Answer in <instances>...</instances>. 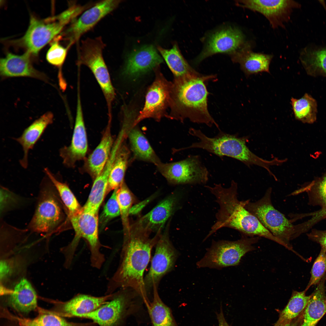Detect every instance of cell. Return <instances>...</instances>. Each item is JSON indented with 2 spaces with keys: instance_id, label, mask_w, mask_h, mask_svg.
<instances>
[{
  "instance_id": "obj_38",
  "label": "cell",
  "mask_w": 326,
  "mask_h": 326,
  "mask_svg": "<svg viewBox=\"0 0 326 326\" xmlns=\"http://www.w3.org/2000/svg\"><path fill=\"white\" fill-rule=\"evenodd\" d=\"M303 191L307 192L310 204L319 206L321 208L326 207V175L318 181L314 182L293 193L297 194Z\"/></svg>"
},
{
  "instance_id": "obj_9",
  "label": "cell",
  "mask_w": 326,
  "mask_h": 326,
  "mask_svg": "<svg viewBox=\"0 0 326 326\" xmlns=\"http://www.w3.org/2000/svg\"><path fill=\"white\" fill-rule=\"evenodd\" d=\"M105 46L101 37L82 40L78 49L77 65L86 66L91 71L103 93L107 108L111 109L115 93L103 56Z\"/></svg>"
},
{
  "instance_id": "obj_47",
  "label": "cell",
  "mask_w": 326,
  "mask_h": 326,
  "mask_svg": "<svg viewBox=\"0 0 326 326\" xmlns=\"http://www.w3.org/2000/svg\"><path fill=\"white\" fill-rule=\"evenodd\" d=\"M10 268L8 263L5 260H2L0 263V276L1 279H3L9 273Z\"/></svg>"
},
{
  "instance_id": "obj_17",
  "label": "cell",
  "mask_w": 326,
  "mask_h": 326,
  "mask_svg": "<svg viewBox=\"0 0 326 326\" xmlns=\"http://www.w3.org/2000/svg\"><path fill=\"white\" fill-rule=\"evenodd\" d=\"M79 88H78L76 114L75 124L70 145L61 149L59 154L66 166H72L78 161L85 156L88 141L84 121Z\"/></svg>"
},
{
  "instance_id": "obj_22",
  "label": "cell",
  "mask_w": 326,
  "mask_h": 326,
  "mask_svg": "<svg viewBox=\"0 0 326 326\" xmlns=\"http://www.w3.org/2000/svg\"><path fill=\"white\" fill-rule=\"evenodd\" d=\"M232 61L240 64L247 77L262 72L270 73L272 55L254 52L251 44L245 42L238 50L230 54Z\"/></svg>"
},
{
  "instance_id": "obj_49",
  "label": "cell",
  "mask_w": 326,
  "mask_h": 326,
  "mask_svg": "<svg viewBox=\"0 0 326 326\" xmlns=\"http://www.w3.org/2000/svg\"><path fill=\"white\" fill-rule=\"evenodd\" d=\"M298 322V318L287 324L283 325H275L273 326H296Z\"/></svg>"
},
{
  "instance_id": "obj_45",
  "label": "cell",
  "mask_w": 326,
  "mask_h": 326,
  "mask_svg": "<svg viewBox=\"0 0 326 326\" xmlns=\"http://www.w3.org/2000/svg\"><path fill=\"white\" fill-rule=\"evenodd\" d=\"M307 235L310 240L319 244L321 247L326 250V230L313 229Z\"/></svg>"
},
{
  "instance_id": "obj_10",
  "label": "cell",
  "mask_w": 326,
  "mask_h": 326,
  "mask_svg": "<svg viewBox=\"0 0 326 326\" xmlns=\"http://www.w3.org/2000/svg\"><path fill=\"white\" fill-rule=\"evenodd\" d=\"M66 24L61 14L44 19L31 16L26 32L16 43L31 54L36 55Z\"/></svg>"
},
{
  "instance_id": "obj_14",
  "label": "cell",
  "mask_w": 326,
  "mask_h": 326,
  "mask_svg": "<svg viewBox=\"0 0 326 326\" xmlns=\"http://www.w3.org/2000/svg\"><path fill=\"white\" fill-rule=\"evenodd\" d=\"M236 4L263 14L273 28L283 27L289 19L293 9L300 7L298 3L288 0L236 1Z\"/></svg>"
},
{
  "instance_id": "obj_33",
  "label": "cell",
  "mask_w": 326,
  "mask_h": 326,
  "mask_svg": "<svg viewBox=\"0 0 326 326\" xmlns=\"http://www.w3.org/2000/svg\"><path fill=\"white\" fill-rule=\"evenodd\" d=\"M291 104L297 120L307 123H312L316 120L317 102L310 95L305 93L299 99L292 97Z\"/></svg>"
},
{
  "instance_id": "obj_3",
  "label": "cell",
  "mask_w": 326,
  "mask_h": 326,
  "mask_svg": "<svg viewBox=\"0 0 326 326\" xmlns=\"http://www.w3.org/2000/svg\"><path fill=\"white\" fill-rule=\"evenodd\" d=\"M216 78L214 75L199 73L175 78L172 84L170 103L173 117L181 121L188 119L193 123L210 127L214 125L220 130L208 108L209 92L206 84Z\"/></svg>"
},
{
  "instance_id": "obj_44",
  "label": "cell",
  "mask_w": 326,
  "mask_h": 326,
  "mask_svg": "<svg viewBox=\"0 0 326 326\" xmlns=\"http://www.w3.org/2000/svg\"><path fill=\"white\" fill-rule=\"evenodd\" d=\"M301 218L310 216L311 218L307 221L300 223V227L303 233L309 230L318 222L326 218V207L309 213L300 215Z\"/></svg>"
},
{
  "instance_id": "obj_1",
  "label": "cell",
  "mask_w": 326,
  "mask_h": 326,
  "mask_svg": "<svg viewBox=\"0 0 326 326\" xmlns=\"http://www.w3.org/2000/svg\"><path fill=\"white\" fill-rule=\"evenodd\" d=\"M149 235L130 231L124 235L119 263L116 270L108 279L107 292L112 294L117 289L129 288L135 291L145 303L147 293L144 273L150 260L151 251L160 235L152 238Z\"/></svg>"
},
{
  "instance_id": "obj_37",
  "label": "cell",
  "mask_w": 326,
  "mask_h": 326,
  "mask_svg": "<svg viewBox=\"0 0 326 326\" xmlns=\"http://www.w3.org/2000/svg\"><path fill=\"white\" fill-rule=\"evenodd\" d=\"M20 326H87L88 324L68 322L60 316L53 313H44L34 318H14Z\"/></svg>"
},
{
  "instance_id": "obj_34",
  "label": "cell",
  "mask_w": 326,
  "mask_h": 326,
  "mask_svg": "<svg viewBox=\"0 0 326 326\" xmlns=\"http://www.w3.org/2000/svg\"><path fill=\"white\" fill-rule=\"evenodd\" d=\"M129 152L124 146H120L117 154L110 171L107 193L119 188L123 183Z\"/></svg>"
},
{
  "instance_id": "obj_36",
  "label": "cell",
  "mask_w": 326,
  "mask_h": 326,
  "mask_svg": "<svg viewBox=\"0 0 326 326\" xmlns=\"http://www.w3.org/2000/svg\"><path fill=\"white\" fill-rule=\"evenodd\" d=\"M44 171L54 185L61 200L67 209L69 216L80 213L82 207L68 185L58 180L47 168H44Z\"/></svg>"
},
{
  "instance_id": "obj_30",
  "label": "cell",
  "mask_w": 326,
  "mask_h": 326,
  "mask_svg": "<svg viewBox=\"0 0 326 326\" xmlns=\"http://www.w3.org/2000/svg\"><path fill=\"white\" fill-rule=\"evenodd\" d=\"M306 292L305 290L301 292L292 291L287 305L283 309L279 312L278 319L274 325L287 324L299 317L312 296V294L306 295Z\"/></svg>"
},
{
  "instance_id": "obj_15",
  "label": "cell",
  "mask_w": 326,
  "mask_h": 326,
  "mask_svg": "<svg viewBox=\"0 0 326 326\" xmlns=\"http://www.w3.org/2000/svg\"><path fill=\"white\" fill-rule=\"evenodd\" d=\"M121 0L101 1L83 12L73 21L66 31V38L70 47L84 34L91 29L101 19L115 9Z\"/></svg>"
},
{
  "instance_id": "obj_32",
  "label": "cell",
  "mask_w": 326,
  "mask_h": 326,
  "mask_svg": "<svg viewBox=\"0 0 326 326\" xmlns=\"http://www.w3.org/2000/svg\"><path fill=\"white\" fill-rule=\"evenodd\" d=\"M128 136L132 150L136 158L156 165L160 163L148 140L139 129H132Z\"/></svg>"
},
{
  "instance_id": "obj_8",
  "label": "cell",
  "mask_w": 326,
  "mask_h": 326,
  "mask_svg": "<svg viewBox=\"0 0 326 326\" xmlns=\"http://www.w3.org/2000/svg\"><path fill=\"white\" fill-rule=\"evenodd\" d=\"M259 239L258 237L242 235L241 238L235 241H213L203 258L197 263V266L198 268L217 269L237 266L246 253L255 249L253 245Z\"/></svg>"
},
{
  "instance_id": "obj_40",
  "label": "cell",
  "mask_w": 326,
  "mask_h": 326,
  "mask_svg": "<svg viewBox=\"0 0 326 326\" xmlns=\"http://www.w3.org/2000/svg\"><path fill=\"white\" fill-rule=\"evenodd\" d=\"M26 200L8 188L1 186L0 189V215L2 218L9 212L21 208Z\"/></svg>"
},
{
  "instance_id": "obj_4",
  "label": "cell",
  "mask_w": 326,
  "mask_h": 326,
  "mask_svg": "<svg viewBox=\"0 0 326 326\" xmlns=\"http://www.w3.org/2000/svg\"><path fill=\"white\" fill-rule=\"evenodd\" d=\"M189 133L197 138L199 141L193 143L183 149H202L220 157L227 156L238 160L248 167L255 165L270 171L273 165L272 160H267L258 156L247 146V136L238 137L219 130L217 135L213 137L206 136L198 129L190 128Z\"/></svg>"
},
{
  "instance_id": "obj_39",
  "label": "cell",
  "mask_w": 326,
  "mask_h": 326,
  "mask_svg": "<svg viewBox=\"0 0 326 326\" xmlns=\"http://www.w3.org/2000/svg\"><path fill=\"white\" fill-rule=\"evenodd\" d=\"M117 197L125 235L129 234L130 231L128 216L132 207L133 196L127 187L123 183L117 189Z\"/></svg>"
},
{
  "instance_id": "obj_11",
  "label": "cell",
  "mask_w": 326,
  "mask_h": 326,
  "mask_svg": "<svg viewBox=\"0 0 326 326\" xmlns=\"http://www.w3.org/2000/svg\"><path fill=\"white\" fill-rule=\"evenodd\" d=\"M157 165L163 176L174 184H205L209 179L208 171L198 155H190L180 161L160 163Z\"/></svg>"
},
{
  "instance_id": "obj_25",
  "label": "cell",
  "mask_w": 326,
  "mask_h": 326,
  "mask_svg": "<svg viewBox=\"0 0 326 326\" xmlns=\"http://www.w3.org/2000/svg\"><path fill=\"white\" fill-rule=\"evenodd\" d=\"M115 295V293L101 297H95L87 294H78L62 303L61 314L65 316L80 317L106 303L108 299L113 298Z\"/></svg>"
},
{
  "instance_id": "obj_35",
  "label": "cell",
  "mask_w": 326,
  "mask_h": 326,
  "mask_svg": "<svg viewBox=\"0 0 326 326\" xmlns=\"http://www.w3.org/2000/svg\"><path fill=\"white\" fill-rule=\"evenodd\" d=\"M157 287L153 288L152 302L148 305V310L154 326H174L168 307L163 302L159 295Z\"/></svg>"
},
{
  "instance_id": "obj_13",
  "label": "cell",
  "mask_w": 326,
  "mask_h": 326,
  "mask_svg": "<svg viewBox=\"0 0 326 326\" xmlns=\"http://www.w3.org/2000/svg\"><path fill=\"white\" fill-rule=\"evenodd\" d=\"M171 86L172 84L162 75H156L148 90L144 106L135 120L134 125L145 118H152L157 120L161 118L170 105Z\"/></svg>"
},
{
  "instance_id": "obj_23",
  "label": "cell",
  "mask_w": 326,
  "mask_h": 326,
  "mask_svg": "<svg viewBox=\"0 0 326 326\" xmlns=\"http://www.w3.org/2000/svg\"><path fill=\"white\" fill-rule=\"evenodd\" d=\"M326 274L312 294L308 304L299 318L296 326H315L326 313Z\"/></svg>"
},
{
  "instance_id": "obj_24",
  "label": "cell",
  "mask_w": 326,
  "mask_h": 326,
  "mask_svg": "<svg viewBox=\"0 0 326 326\" xmlns=\"http://www.w3.org/2000/svg\"><path fill=\"white\" fill-rule=\"evenodd\" d=\"M53 119L51 112L45 113L25 129L21 136L14 139L23 149L24 155L20 163L23 168H26L28 166L29 151L33 149L47 126L52 123Z\"/></svg>"
},
{
  "instance_id": "obj_5",
  "label": "cell",
  "mask_w": 326,
  "mask_h": 326,
  "mask_svg": "<svg viewBox=\"0 0 326 326\" xmlns=\"http://www.w3.org/2000/svg\"><path fill=\"white\" fill-rule=\"evenodd\" d=\"M272 189L269 188L260 199L251 202L245 200V207L255 216L263 225L275 237L283 242L287 249L293 250L290 241L298 235L296 225L276 209L271 201Z\"/></svg>"
},
{
  "instance_id": "obj_46",
  "label": "cell",
  "mask_w": 326,
  "mask_h": 326,
  "mask_svg": "<svg viewBox=\"0 0 326 326\" xmlns=\"http://www.w3.org/2000/svg\"><path fill=\"white\" fill-rule=\"evenodd\" d=\"M152 198H148L132 206L129 211V215H134L139 213L150 202Z\"/></svg>"
},
{
  "instance_id": "obj_12",
  "label": "cell",
  "mask_w": 326,
  "mask_h": 326,
  "mask_svg": "<svg viewBox=\"0 0 326 326\" xmlns=\"http://www.w3.org/2000/svg\"><path fill=\"white\" fill-rule=\"evenodd\" d=\"M149 271L144 277L148 293L154 286L158 287L162 278L174 268L178 253L171 241L167 232L160 235L155 245Z\"/></svg>"
},
{
  "instance_id": "obj_19",
  "label": "cell",
  "mask_w": 326,
  "mask_h": 326,
  "mask_svg": "<svg viewBox=\"0 0 326 326\" xmlns=\"http://www.w3.org/2000/svg\"><path fill=\"white\" fill-rule=\"evenodd\" d=\"M31 55L26 51L21 55L8 53L0 61V74L2 78L28 77L47 82L46 75L34 68Z\"/></svg>"
},
{
  "instance_id": "obj_20",
  "label": "cell",
  "mask_w": 326,
  "mask_h": 326,
  "mask_svg": "<svg viewBox=\"0 0 326 326\" xmlns=\"http://www.w3.org/2000/svg\"><path fill=\"white\" fill-rule=\"evenodd\" d=\"M162 62V59L153 46H145L133 51L128 56L123 74L135 80Z\"/></svg>"
},
{
  "instance_id": "obj_29",
  "label": "cell",
  "mask_w": 326,
  "mask_h": 326,
  "mask_svg": "<svg viewBox=\"0 0 326 326\" xmlns=\"http://www.w3.org/2000/svg\"><path fill=\"white\" fill-rule=\"evenodd\" d=\"M111 168V164H107L101 173L95 178L87 202L82 207L83 210L98 213L107 193Z\"/></svg>"
},
{
  "instance_id": "obj_2",
  "label": "cell",
  "mask_w": 326,
  "mask_h": 326,
  "mask_svg": "<svg viewBox=\"0 0 326 326\" xmlns=\"http://www.w3.org/2000/svg\"><path fill=\"white\" fill-rule=\"evenodd\" d=\"M206 187L215 197L219 208L216 214V222L204 241L219 229L227 227L236 230L242 235L264 237L285 246L245 208V200H238V184L235 181H232L230 186L227 188L224 187L221 184Z\"/></svg>"
},
{
  "instance_id": "obj_31",
  "label": "cell",
  "mask_w": 326,
  "mask_h": 326,
  "mask_svg": "<svg viewBox=\"0 0 326 326\" xmlns=\"http://www.w3.org/2000/svg\"><path fill=\"white\" fill-rule=\"evenodd\" d=\"M158 49L175 78L199 73L185 60L176 43L169 49L160 46H158Z\"/></svg>"
},
{
  "instance_id": "obj_26",
  "label": "cell",
  "mask_w": 326,
  "mask_h": 326,
  "mask_svg": "<svg viewBox=\"0 0 326 326\" xmlns=\"http://www.w3.org/2000/svg\"><path fill=\"white\" fill-rule=\"evenodd\" d=\"M111 123H108L99 144L88 158V171L95 178L101 172L110 156L113 145L111 132Z\"/></svg>"
},
{
  "instance_id": "obj_42",
  "label": "cell",
  "mask_w": 326,
  "mask_h": 326,
  "mask_svg": "<svg viewBox=\"0 0 326 326\" xmlns=\"http://www.w3.org/2000/svg\"><path fill=\"white\" fill-rule=\"evenodd\" d=\"M69 47H64L56 40L51 44L48 50L46 58L48 62L51 64L60 68L64 63Z\"/></svg>"
},
{
  "instance_id": "obj_27",
  "label": "cell",
  "mask_w": 326,
  "mask_h": 326,
  "mask_svg": "<svg viewBox=\"0 0 326 326\" xmlns=\"http://www.w3.org/2000/svg\"><path fill=\"white\" fill-rule=\"evenodd\" d=\"M9 302L11 307L19 312L27 313L36 309V292L26 279H21L15 285L10 294Z\"/></svg>"
},
{
  "instance_id": "obj_43",
  "label": "cell",
  "mask_w": 326,
  "mask_h": 326,
  "mask_svg": "<svg viewBox=\"0 0 326 326\" xmlns=\"http://www.w3.org/2000/svg\"><path fill=\"white\" fill-rule=\"evenodd\" d=\"M117 189L114 190L111 196L105 205L100 215V220L102 225H105L111 219L120 215L117 197Z\"/></svg>"
},
{
  "instance_id": "obj_18",
  "label": "cell",
  "mask_w": 326,
  "mask_h": 326,
  "mask_svg": "<svg viewBox=\"0 0 326 326\" xmlns=\"http://www.w3.org/2000/svg\"><path fill=\"white\" fill-rule=\"evenodd\" d=\"M136 292L129 288L120 289L111 301L80 317L91 319L100 326H113L119 319L126 303Z\"/></svg>"
},
{
  "instance_id": "obj_16",
  "label": "cell",
  "mask_w": 326,
  "mask_h": 326,
  "mask_svg": "<svg viewBox=\"0 0 326 326\" xmlns=\"http://www.w3.org/2000/svg\"><path fill=\"white\" fill-rule=\"evenodd\" d=\"M243 34L239 29L229 27L218 31L211 35L201 53L195 60L198 64L213 54L226 53L231 54L245 43Z\"/></svg>"
},
{
  "instance_id": "obj_7",
  "label": "cell",
  "mask_w": 326,
  "mask_h": 326,
  "mask_svg": "<svg viewBox=\"0 0 326 326\" xmlns=\"http://www.w3.org/2000/svg\"><path fill=\"white\" fill-rule=\"evenodd\" d=\"M61 200L46 175L40 184L35 211L27 229L38 233H50L57 229L62 218Z\"/></svg>"
},
{
  "instance_id": "obj_28",
  "label": "cell",
  "mask_w": 326,
  "mask_h": 326,
  "mask_svg": "<svg viewBox=\"0 0 326 326\" xmlns=\"http://www.w3.org/2000/svg\"><path fill=\"white\" fill-rule=\"evenodd\" d=\"M300 59L308 74L326 76V46L306 47L301 51Z\"/></svg>"
},
{
  "instance_id": "obj_6",
  "label": "cell",
  "mask_w": 326,
  "mask_h": 326,
  "mask_svg": "<svg viewBox=\"0 0 326 326\" xmlns=\"http://www.w3.org/2000/svg\"><path fill=\"white\" fill-rule=\"evenodd\" d=\"M75 235L72 242L64 249L66 264L71 265L80 239L87 241L90 252L91 266L100 269L105 261L104 255L101 251L102 245L99 240L98 213L82 209L80 213L69 216Z\"/></svg>"
},
{
  "instance_id": "obj_48",
  "label": "cell",
  "mask_w": 326,
  "mask_h": 326,
  "mask_svg": "<svg viewBox=\"0 0 326 326\" xmlns=\"http://www.w3.org/2000/svg\"><path fill=\"white\" fill-rule=\"evenodd\" d=\"M216 315L218 323L219 326H231L229 324L225 319L222 304L220 305L219 312H216Z\"/></svg>"
},
{
  "instance_id": "obj_41",
  "label": "cell",
  "mask_w": 326,
  "mask_h": 326,
  "mask_svg": "<svg viewBox=\"0 0 326 326\" xmlns=\"http://www.w3.org/2000/svg\"><path fill=\"white\" fill-rule=\"evenodd\" d=\"M311 274L310 280L305 290L306 292L311 286L318 285L326 274V250L322 247L313 264Z\"/></svg>"
},
{
  "instance_id": "obj_21",
  "label": "cell",
  "mask_w": 326,
  "mask_h": 326,
  "mask_svg": "<svg viewBox=\"0 0 326 326\" xmlns=\"http://www.w3.org/2000/svg\"><path fill=\"white\" fill-rule=\"evenodd\" d=\"M175 203L174 196L164 199L141 218L130 230L149 235L159 232L173 213Z\"/></svg>"
}]
</instances>
